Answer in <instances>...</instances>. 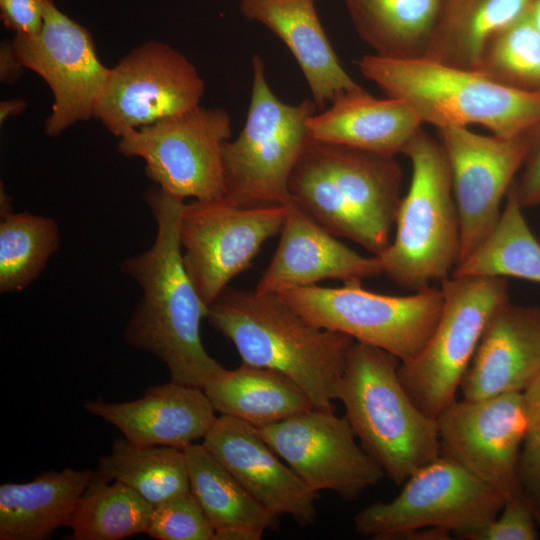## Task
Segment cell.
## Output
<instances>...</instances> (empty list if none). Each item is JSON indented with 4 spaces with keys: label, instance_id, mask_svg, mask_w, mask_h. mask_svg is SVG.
<instances>
[{
    "label": "cell",
    "instance_id": "6da1fadb",
    "mask_svg": "<svg viewBox=\"0 0 540 540\" xmlns=\"http://www.w3.org/2000/svg\"><path fill=\"white\" fill-rule=\"evenodd\" d=\"M145 199L156 223L151 247L121 264L142 290L124 331L131 347L159 358L171 380L203 387L224 367L203 346L200 324L209 306L198 294L183 263L178 224L184 201L148 190Z\"/></svg>",
    "mask_w": 540,
    "mask_h": 540
},
{
    "label": "cell",
    "instance_id": "7a4b0ae2",
    "mask_svg": "<svg viewBox=\"0 0 540 540\" xmlns=\"http://www.w3.org/2000/svg\"><path fill=\"white\" fill-rule=\"evenodd\" d=\"M209 323L235 346L241 363L292 379L315 408L334 410L355 340L322 329L277 294L227 287L209 306Z\"/></svg>",
    "mask_w": 540,
    "mask_h": 540
},
{
    "label": "cell",
    "instance_id": "3957f363",
    "mask_svg": "<svg viewBox=\"0 0 540 540\" xmlns=\"http://www.w3.org/2000/svg\"><path fill=\"white\" fill-rule=\"evenodd\" d=\"M401 185L395 157L310 138L291 174L289 192L328 232L379 255L391 241Z\"/></svg>",
    "mask_w": 540,
    "mask_h": 540
},
{
    "label": "cell",
    "instance_id": "277c9868",
    "mask_svg": "<svg viewBox=\"0 0 540 540\" xmlns=\"http://www.w3.org/2000/svg\"><path fill=\"white\" fill-rule=\"evenodd\" d=\"M357 66L387 97L405 101L423 124L437 129L480 125L500 137L521 138L540 123V92L507 87L480 70L375 54Z\"/></svg>",
    "mask_w": 540,
    "mask_h": 540
},
{
    "label": "cell",
    "instance_id": "5b68a950",
    "mask_svg": "<svg viewBox=\"0 0 540 540\" xmlns=\"http://www.w3.org/2000/svg\"><path fill=\"white\" fill-rule=\"evenodd\" d=\"M399 365L393 354L355 341L336 396L362 448L396 485L441 454L437 420L413 402Z\"/></svg>",
    "mask_w": 540,
    "mask_h": 540
},
{
    "label": "cell",
    "instance_id": "8992f818",
    "mask_svg": "<svg viewBox=\"0 0 540 540\" xmlns=\"http://www.w3.org/2000/svg\"><path fill=\"white\" fill-rule=\"evenodd\" d=\"M403 155L412 166L409 189L399 205L395 236L376 256L383 274L415 292L451 276L460 256L461 224L440 141L420 129Z\"/></svg>",
    "mask_w": 540,
    "mask_h": 540
},
{
    "label": "cell",
    "instance_id": "52a82bcc",
    "mask_svg": "<svg viewBox=\"0 0 540 540\" xmlns=\"http://www.w3.org/2000/svg\"><path fill=\"white\" fill-rule=\"evenodd\" d=\"M313 100L291 105L269 86L263 60L252 58V88L246 121L223 148L224 199L236 206L285 205L289 180L310 140Z\"/></svg>",
    "mask_w": 540,
    "mask_h": 540
},
{
    "label": "cell",
    "instance_id": "ba28073f",
    "mask_svg": "<svg viewBox=\"0 0 540 540\" xmlns=\"http://www.w3.org/2000/svg\"><path fill=\"white\" fill-rule=\"evenodd\" d=\"M276 294L315 326L381 348L400 362L423 349L443 306L441 287L396 296L364 289L360 280L343 282L340 287L289 288Z\"/></svg>",
    "mask_w": 540,
    "mask_h": 540
},
{
    "label": "cell",
    "instance_id": "9c48e42d",
    "mask_svg": "<svg viewBox=\"0 0 540 540\" xmlns=\"http://www.w3.org/2000/svg\"><path fill=\"white\" fill-rule=\"evenodd\" d=\"M443 306L423 349L400 362L402 385L426 415L437 418L457 399L463 377L494 312L510 300L503 277L450 276L441 285Z\"/></svg>",
    "mask_w": 540,
    "mask_h": 540
},
{
    "label": "cell",
    "instance_id": "30bf717a",
    "mask_svg": "<svg viewBox=\"0 0 540 540\" xmlns=\"http://www.w3.org/2000/svg\"><path fill=\"white\" fill-rule=\"evenodd\" d=\"M399 494L358 511L355 531L377 540L403 539L425 528H439L460 539L488 525L504 505L503 497L447 455L412 474Z\"/></svg>",
    "mask_w": 540,
    "mask_h": 540
},
{
    "label": "cell",
    "instance_id": "8fae6325",
    "mask_svg": "<svg viewBox=\"0 0 540 540\" xmlns=\"http://www.w3.org/2000/svg\"><path fill=\"white\" fill-rule=\"evenodd\" d=\"M231 134L226 110L199 105L127 132L118 151L143 159L146 175L168 196L220 199L225 195L223 148Z\"/></svg>",
    "mask_w": 540,
    "mask_h": 540
},
{
    "label": "cell",
    "instance_id": "7c38bea8",
    "mask_svg": "<svg viewBox=\"0 0 540 540\" xmlns=\"http://www.w3.org/2000/svg\"><path fill=\"white\" fill-rule=\"evenodd\" d=\"M285 215L281 204L244 207L224 198L184 202L178 224L183 263L206 305L280 233Z\"/></svg>",
    "mask_w": 540,
    "mask_h": 540
},
{
    "label": "cell",
    "instance_id": "4fadbf2b",
    "mask_svg": "<svg viewBox=\"0 0 540 540\" xmlns=\"http://www.w3.org/2000/svg\"><path fill=\"white\" fill-rule=\"evenodd\" d=\"M204 91L202 77L182 53L149 41L111 68L95 118L120 138L199 106Z\"/></svg>",
    "mask_w": 540,
    "mask_h": 540
},
{
    "label": "cell",
    "instance_id": "5bb4252c",
    "mask_svg": "<svg viewBox=\"0 0 540 540\" xmlns=\"http://www.w3.org/2000/svg\"><path fill=\"white\" fill-rule=\"evenodd\" d=\"M12 45L21 65L38 74L53 94L46 134L58 136L73 124L95 117L111 68L100 61L85 27L47 0L40 31L16 35Z\"/></svg>",
    "mask_w": 540,
    "mask_h": 540
},
{
    "label": "cell",
    "instance_id": "9a60e30c",
    "mask_svg": "<svg viewBox=\"0 0 540 540\" xmlns=\"http://www.w3.org/2000/svg\"><path fill=\"white\" fill-rule=\"evenodd\" d=\"M441 453L504 499L526 497L519 459L527 415L523 392L456 400L437 418Z\"/></svg>",
    "mask_w": 540,
    "mask_h": 540
},
{
    "label": "cell",
    "instance_id": "2e32d148",
    "mask_svg": "<svg viewBox=\"0 0 540 540\" xmlns=\"http://www.w3.org/2000/svg\"><path fill=\"white\" fill-rule=\"evenodd\" d=\"M277 455L311 490L331 491L350 501L385 475L362 448L345 418L311 408L258 428Z\"/></svg>",
    "mask_w": 540,
    "mask_h": 540
},
{
    "label": "cell",
    "instance_id": "e0dca14e",
    "mask_svg": "<svg viewBox=\"0 0 540 540\" xmlns=\"http://www.w3.org/2000/svg\"><path fill=\"white\" fill-rule=\"evenodd\" d=\"M452 177L461 224L459 262L490 234L524 163L527 138L477 134L467 127L437 129Z\"/></svg>",
    "mask_w": 540,
    "mask_h": 540
},
{
    "label": "cell",
    "instance_id": "ac0fdd59",
    "mask_svg": "<svg viewBox=\"0 0 540 540\" xmlns=\"http://www.w3.org/2000/svg\"><path fill=\"white\" fill-rule=\"evenodd\" d=\"M202 444L265 509L289 516L301 528L316 522L319 493L281 461L257 427L221 415Z\"/></svg>",
    "mask_w": 540,
    "mask_h": 540
},
{
    "label": "cell",
    "instance_id": "d6986e66",
    "mask_svg": "<svg viewBox=\"0 0 540 540\" xmlns=\"http://www.w3.org/2000/svg\"><path fill=\"white\" fill-rule=\"evenodd\" d=\"M285 205L278 247L260 276L256 291L276 294L323 280L362 281L383 274L378 256H363L349 248L292 198Z\"/></svg>",
    "mask_w": 540,
    "mask_h": 540
},
{
    "label": "cell",
    "instance_id": "ffe728a7",
    "mask_svg": "<svg viewBox=\"0 0 540 540\" xmlns=\"http://www.w3.org/2000/svg\"><path fill=\"white\" fill-rule=\"evenodd\" d=\"M540 373V308L508 300L492 315L463 377L464 399L524 392Z\"/></svg>",
    "mask_w": 540,
    "mask_h": 540
},
{
    "label": "cell",
    "instance_id": "44dd1931",
    "mask_svg": "<svg viewBox=\"0 0 540 540\" xmlns=\"http://www.w3.org/2000/svg\"><path fill=\"white\" fill-rule=\"evenodd\" d=\"M85 410L141 445L183 449L203 439L214 424L215 410L200 387L170 381L149 387L143 397L121 403L88 401Z\"/></svg>",
    "mask_w": 540,
    "mask_h": 540
},
{
    "label": "cell",
    "instance_id": "7402d4cb",
    "mask_svg": "<svg viewBox=\"0 0 540 540\" xmlns=\"http://www.w3.org/2000/svg\"><path fill=\"white\" fill-rule=\"evenodd\" d=\"M240 12L279 37L297 61L318 110L363 88L342 66L314 0H241Z\"/></svg>",
    "mask_w": 540,
    "mask_h": 540
},
{
    "label": "cell",
    "instance_id": "603a6c76",
    "mask_svg": "<svg viewBox=\"0 0 540 540\" xmlns=\"http://www.w3.org/2000/svg\"><path fill=\"white\" fill-rule=\"evenodd\" d=\"M422 121L405 101L378 99L364 89L347 94L308 120L310 138L395 157L403 154Z\"/></svg>",
    "mask_w": 540,
    "mask_h": 540
},
{
    "label": "cell",
    "instance_id": "cb8c5ba5",
    "mask_svg": "<svg viewBox=\"0 0 540 540\" xmlns=\"http://www.w3.org/2000/svg\"><path fill=\"white\" fill-rule=\"evenodd\" d=\"M93 471H46L27 483L0 486V539L44 540L69 526Z\"/></svg>",
    "mask_w": 540,
    "mask_h": 540
},
{
    "label": "cell",
    "instance_id": "d4e9b609",
    "mask_svg": "<svg viewBox=\"0 0 540 540\" xmlns=\"http://www.w3.org/2000/svg\"><path fill=\"white\" fill-rule=\"evenodd\" d=\"M535 0H444L425 58L479 70L493 38L530 14Z\"/></svg>",
    "mask_w": 540,
    "mask_h": 540
},
{
    "label": "cell",
    "instance_id": "484cf974",
    "mask_svg": "<svg viewBox=\"0 0 540 540\" xmlns=\"http://www.w3.org/2000/svg\"><path fill=\"white\" fill-rule=\"evenodd\" d=\"M203 390L216 412L257 428L314 407L302 388L289 377L243 363L236 369L224 368Z\"/></svg>",
    "mask_w": 540,
    "mask_h": 540
},
{
    "label": "cell",
    "instance_id": "4316f807",
    "mask_svg": "<svg viewBox=\"0 0 540 540\" xmlns=\"http://www.w3.org/2000/svg\"><path fill=\"white\" fill-rule=\"evenodd\" d=\"M358 36L373 54L394 59L424 57L444 0H343Z\"/></svg>",
    "mask_w": 540,
    "mask_h": 540
},
{
    "label": "cell",
    "instance_id": "83f0119b",
    "mask_svg": "<svg viewBox=\"0 0 540 540\" xmlns=\"http://www.w3.org/2000/svg\"><path fill=\"white\" fill-rule=\"evenodd\" d=\"M193 494L213 528L245 526L266 531L278 527L280 516L261 506L205 448H183Z\"/></svg>",
    "mask_w": 540,
    "mask_h": 540
},
{
    "label": "cell",
    "instance_id": "f1b7e54d",
    "mask_svg": "<svg viewBox=\"0 0 540 540\" xmlns=\"http://www.w3.org/2000/svg\"><path fill=\"white\" fill-rule=\"evenodd\" d=\"M94 477L122 482L153 506L190 491L183 449L125 438L115 440L111 452L99 459Z\"/></svg>",
    "mask_w": 540,
    "mask_h": 540
},
{
    "label": "cell",
    "instance_id": "f546056e",
    "mask_svg": "<svg viewBox=\"0 0 540 540\" xmlns=\"http://www.w3.org/2000/svg\"><path fill=\"white\" fill-rule=\"evenodd\" d=\"M523 210L512 184L493 230L451 275L518 278L540 284V242Z\"/></svg>",
    "mask_w": 540,
    "mask_h": 540
},
{
    "label": "cell",
    "instance_id": "4dcf8cb0",
    "mask_svg": "<svg viewBox=\"0 0 540 540\" xmlns=\"http://www.w3.org/2000/svg\"><path fill=\"white\" fill-rule=\"evenodd\" d=\"M94 477L69 523L72 539L119 540L146 533L154 506L122 482Z\"/></svg>",
    "mask_w": 540,
    "mask_h": 540
},
{
    "label": "cell",
    "instance_id": "1f68e13d",
    "mask_svg": "<svg viewBox=\"0 0 540 540\" xmlns=\"http://www.w3.org/2000/svg\"><path fill=\"white\" fill-rule=\"evenodd\" d=\"M60 247L54 219L28 212H9L0 222V292L16 293L30 286Z\"/></svg>",
    "mask_w": 540,
    "mask_h": 540
},
{
    "label": "cell",
    "instance_id": "d6a6232c",
    "mask_svg": "<svg viewBox=\"0 0 540 540\" xmlns=\"http://www.w3.org/2000/svg\"><path fill=\"white\" fill-rule=\"evenodd\" d=\"M479 70L507 87L540 92V32L529 15L493 38Z\"/></svg>",
    "mask_w": 540,
    "mask_h": 540
},
{
    "label": "cell",
    "instance_id": "836d02e7",
    "mask_svg": "<svg viewBox=\"0 0 540 540\" xmlns=\"http://www.w3.org/2000/svg\"><path fill=\"white\" fill-rule=\"evenodd\" d=\"M146 534L158 540H214L215 529L188 491L154 506Z\"/></svg>",
    "mask_w": 540,
    "mask_h": 540
},
{
    "label": "cell",
    "instance_id": "e575fe53",
    "mask_svg": "<svg viewBox=\"0 0 540 540\" xmlns=\"http://www.w3.org/2000/svg\"><path fill=\"white\" fill-rule=\"evenodd\" d=\"M523 395L527 429L519 459V477L540 527V373Z\"/></svg>",
    "mask_w": 540,
    "mask_h": 540
},
{
    "label": "cell",
    "instance_id": "d590c367",
    "mask_svg": "<svg viewBox=\"0 0 540 540\" xmlns=\"http://www.w3.org/2000/svg\"><path fill=\"white\" fill-rule=\"evenodd\" d=\"M537 523L527 497L507 500L495 519L467 540H535Z\"/></svg>",
    "mask_w": 540,
    "mask_h": 540
},
{
    "label": "cell",
    "instance_id": "8d00e7d4",
    "mask_svg": "<svg viewBox=\"0 0 540 540\" xmlns=\"http://www.w3.org/2000/svg\"><path fill=\"white\" fill-rule=\"evenodd\" d=\"M526 138V157L518 178L513 182L517 199L524 209L540 205V123Z\"/></svg>",
    "mask_w": 540,
    "mask_h": 540
},
{
    "label": "cell",
    "instance_id": "74e56055",
    "mask_svg": "<svg viewBox=\"0 0 540 540\" xmlns=\"http://www.w3.org/2000/svg\"><path fill=\"white\" fill-rule=\"evenodd\" d=\"M47 0H0L3 23L18 36L37 34L44 21Z\"/></svg>",
    "mask_w": 540,
    "mask_h": 540
},
{
    "label": "cell",
    "instance_id": "f35d334b",
    "mask_svg": "<svg viewBox=\"0 0 540 540\" xmlns=\"http://www.w3.org/2000/svg\"><path fill=\"white\" fill-rule=\"evenodd\" d=\"M24 67L19 62L13 49L12 41H5L0 48V79L12 84L21 76Z\"/></svg>",
    "mask_w": 540,
    "mask_h": 540
},
{
    "label": "cell",
    "instance_id": "ab89813d",
    "mask_svg": "<svg viewBox=\"0 0 540 540\" xmlns=\"http://www.w3.org/2000/svg\"><path fill=\"white\" fill-rule=\"evenodd\" d=\"M264 531L245 527L231 526L215 530L214 540H260Z\"/></svg>",
    "mask_w": 540,
    "mask_h": 540
},
{
    "label": "cell",
    "instance_id": "60d3db41",
    "mask_svg": "<svg viewBox=\"0 0 540 540\" xmlns=\"http://www.w3.org/2000/svg\"><path fill=\"white\" fill-rule=\"evenodd\" d=\"M27 106V103L20 99L4 100L0 103V122L3 123L7 118L21 114Z\"/></svg>",
    "mask_w": 540,
    "mask_h": 540
},
{
    "label": "cell",
    "instance_id": "b9f144b4",
    "mask_svg": "<svg viewBox=\"0 0 540 540\" xmlns=\"http://www.w3.org/2000/svg\"><path fill=\"white\" fill-rule=\"evenodd\" d=\"M529 16L538 31L540 32V0H535Z\"/></svg>",
    "mask_w": 540,
    "mask_h": 540
}]
</instances>
